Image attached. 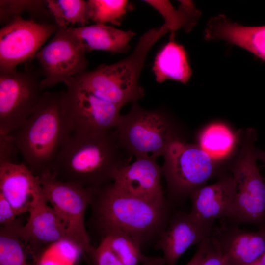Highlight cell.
Wrapping results in <instances>:
<instances>
[{
  "instance_id": "6da1fadb",
  "label": "cell",
  "mask_w": 265,
  "mask_h": 265,
  "mask_svg": "<svg viewBox=\"0 0 265 265\" xmlns=\"http://www.w3.org/2000/svg\"><path fill=\"white\" fill-rule=\"evenodd\" d=\"M130 157L119 143L115 128L94 132H72L54 159L50 171L58 179L97 188L110 183Z\"/></svg>"
},
{
  "instance_id": "7a4b0ae2",
  "label": "cell",
  "mask_w": 265,
  "mask_h": 265,
  "mask_svg": "<svg viewBox=\"0 0 265 265\" xmlns=\"http://www.w3.org/2000/svg\"><path fill=\"white\" fill-rule=\"evenodd\" d=\"M93 217L101 234L110 230L125 232L140 245L159 239L168 223V204H161L124 193L112 183L94 188Z\"/></svg>"
},
{
  "instance_id": "3957f363",
  "label": "cell",
  "mask_w": 265,
  "mask_h": 265,
  "mask_svg": "<svg viewBox=\"0 0 265 265\" xmlns=\"http://www.w3.org/2000/svg\"><path fill=\"white\" fill-rule=\"evenodd\" d=\"M61 95V92H43L28 119L9 134L25 164L38 176L50 170L71 133L62 114Z\"/></svg>"
},
{
  "instance_id": "277c9868",
  "label": "cell",
  "mask_w": 265,
  "mask_h": 265,
  "mask_svg": "<svg viewBox=\"0 0 265 265\" xmlns=\"http://www.w3.org/2000/svg\"><path fill=\"white\" fill-rule=\"evenodd\" d=\"M165 24L149 29L140 38L132 53L111 64H102L70 80L80 89L108 102L122 106L144 96L139 79L148 53L155 43L170 31Z\"/></svg>"
},
{
  "instance_id": "5b68a950",
  "label": "cell",
  "mask_w": 265,
  "mask_h": 265,
  "mask_svg": "<svg viewBox=\"0 0 265 265\" xmlns=\"http://www.w3.org/2000/svg\"><path fill=\"white\" fill-rule=\"evenodd\" d=\"M119 144L130 156L156 160L180 139L174 124L159 109L147 110L133 102L115 128Z\"/></svg>"
},
{
  "instance_id": "8992f818",
  "label": "cell",
  "mask_w": 265,
  "mask_h": 265,
  "mask_svg": "<svg viewBox=\"0 0 265 265\" xmlns=\"http://www.w3.org/2000/svg\"><path fill=\"white\" fill-rule=\"evenodd\" d=\"M243 136L240 151L231 167L235 197L229 220L238 225L261 224L265 219V183L256 162V132L247 129Z\"/></svg>"
},
{
  "instance_id": "52a82bcc",
  "label": "cell",
  "mask_w": 265,
  "mask_h": 265,
  "mask_svg": "<svg viewBox=\"0 0 265 265\" xmlns=\"http://www.w3.org/2000/svg\"><path fill=\"white\" fill-rule=\"evenodd\" d=\"M162 173L169 196L174 201L189 196L216 173L218 162L198 144L173 141L163 154Z\"/></svg>"
},
{
  "instance_id": "ba28073f",
  "label": "cell",
  "mask_w": 265,
  "mask_h": 265,
  "mask_svg": "<svg viewBox=\"0 0 265 265\" xmlns=\"http://www.w3.org/2000/svg\"><path fill=\"white\" fill-rule=\"evenodd\" d=\"M39 177L44 195L63 224L67 238L88 254L93 247L86 229L84 216L94 188L58 179L50 170Z\"/></svg>"
},
{
  "instance_id": "9c48e42d",
  "label": "cell",
  "mask_w": 265,
  "mask_h": 265,
  "mask_svg": "<svg viewBox=\"0 0 265 265\" xmlns=\"http://www.w3.org/2000/svg\"><path fill=\"white\" fill-rule=\"evenodd\" d=\"M40 81L30 71L0 69V135L10 134L32 114L43 93Z\"/></svg>"
},
{
  "instance_id": "30bf717a",
  "label": "cell",
  "mask_w": 265,
  "mask_h": 265,
  "mask_svg": "<svg viewBox=\"0 0 265 265\" xmlns=\"http://www.w3.org/2000/svg\"><path fill=\"white\" fill-rule=\"evenodd\" d=\"M61 92L62 114L71 132H94L114 129L123 106L104 101L69 82Z\"/></svg>"
},
{
  "instance_id": "8fae6325",
  "label": "cell",
  "mask_w": 265,
  "mask_h": 265,
  "mask_svg": "<svg viewBox=\"0 0 265 265\" xmlns=\"http://www.w3.org/2000/svg\"><path fill=\"white\" fill-rule=\"evenodd\" d=\"M67 27L58 26L53 38L35 56L44 76L40 81L43 89L61 82L65 84L88 66L86 52Z\"/></svg>"
},
{
  "instance_id": "7c38bea8",
  "label": "cell",
  "mask_w": 265,
  "mask_h": 265,
  "mask_svg": "<svg viewBox=\"0 0 265 265\" xmlns=\"http://www.w3.org/2000/svg\"><path fill=\"white\" fill-rule=\"evenodd\" d=\"M57 28L56 25L14 17L0 30V69H15L35 56Z\"/></svg>"
},
{
  "instance_id": "4fadbf2b",
  "label": "cell",
  "mask_w": 265,
  "mask_h": 265,
  "mask_svg": "<svg viewBox=\"0 0 265 265\" xmlns=\"http://www.w3.org/2000/svg\"><path fill=\"white\" fill-rule=\"evenodd\" d=\"M27 222L20 229V237L28 254L34 256L48 245L67 238L65 227L47 201L43 190L33 198Z\"/></svg>"
},
{
  "instance_id": "5bb4252c",
  "label": "cell",
  "mask_w": 265,
  "mask_h": 265,
  "mask_svg": "<svg viewBox=\"0 0 265 265\" xmlns=\"http://www.w3.org/2000/svg\"><path fill=\"white\" fill-rule=\"evenodd\" d=\"M162 168L156 160L136 159L115 173L112 184L118 190L136 197L161 204H168L161 186Z\"/></svg>"
},
{
  "instance_id": "9a60e30c",
  "label": "cell",
  "mask_w": 265,
  "mask_h": 265,
  "mask_svg": "<svg viewBox=\"0 0 265 265\" xmlns=\"http://www.w3.org/2000/svg\"><path fill=\"white\" fill-rule=\"evenodd\" d=\"M213 225V223L200 222L189 213L178 212L168 221L156 248L163 252L166 264L176 265L188 248L211 236Z\"/></svg>"
},
{
  "instance_id": "2e32d148",
  "label": "cell",
  "mask_w": 265,
  "mask_h": 265,
  "mask_svg": "<svg viewBox=\"0 0 265 265\" xmlns=\"http://www.w3.org/2000/svg\"><path fill=\"white\" fill-rule=\"evenodd\" d=\"M211 239L231 265H249L265 251V229L251 232L232 223L213 228Z\"/></svg>"
},
{
  "instance_id": "e0dca14e",
  "label": "cell",
  "mask_w": 265,
  "mask_h": 265,
  "mask_svg": "<svg viewBox=\"0 0 265 265\" xmlns=\"http://www.w3.org/2000/svg\"><path fill=\"white\" fill-rule=\"evenodd\" d=\"M189 212L196 220L213 223L217 219H230L233 211L235 184L233 176H222L215 183L203 186L190 194Z\"/></svg>"
},
{
  "instance_id": "ac0fdd59",
  "label": "cell",
  "mask_w": 265,
  "mask_h": 265,
  "mask_svg": "<svg viewBox=\"0 0 265 265\" xmlns=\"http://www.w3.org/2000/svg\"><path fill=\"white\" fill-rule=\"evenodd\" d=\"M42 190L39 177L25 163L0 162V194L19 215L28 212L33 198Z\"/></svg>"
},
{
  "instance_id": "d6986e66",
  "label": "cell",
  "mask_w": 265,
  "mask_h": 265,
  "mask_svg": "<svg viewBox=\"0 0 265 265\" xmlns=\"http://www.w3.org/2000/svg\"><path fill=\"white\" fill-rule=\"evenodd\" d=\"M204 36L208 40H223L238 46L265 60V26H244L220 14L209 21Z\"/></svg>"
},
{
  "instance_id": "ffe728a7",
  "label": "cell",
  "mask_w": 265,
  "mask_h": 265,
  "mask_svg": "<svg viewBox=\"0 0 265 265\" xmlns=\"http://www.w3.org/2000/svg\"><path fill=\"white\" fill-rule=\"evenodd\" d=\"M68 31L86 52L104 51L111 53L126 52L135 35L132 30H122L104 24L67 27Z\"/></svg>"
},
{
  "instance_id": "44dd1931",
  "label": "cell",
  "mask_w": 265,
  "mask_h": 265,
  "mask_svg": "<svg viewBox=\"0 0 265 265\" xmlns=\"http://www.w3.org/2000/svg\"><path fill=\"white\" fill-rule=\"evenodd\" d=\"M173 34L170 41L157 53L153 71L159 83L171 80L186 83L191 77L192 71L186 50L174 40Z\"/></svg>"
},
{
  "instance_id": "7402d4cb",
  "label": "cell",
  "mask_w": 265,
  "mask_h": 265,
  "mask_svg": "<svg viewBox=\"0 0 265 265\" xmlns=\"http://www.w3.org/2000/svg\"><path fill=\"white\" fill-rule=\"evenodd\" d=\"M237 141L235 134L227 126L214 123L201 132L198 145L218 163L230 154Z\"/></svg>"
},
{
  "instance_id": "603a6c76",
  "label": "cell",
  "mask_w": 265,
  "mask_h": 265,
  "mask_svg": "<svg viewBox=\"0 0 265 265\" xmlns=\"http://www.w3.org/2000/svg\"><path fill=\"white\" fill-rule=\"evenodd\" d=\"M23 224L17 218L9 225L0 228V265H35L26 258L28 254L20 237Z\"/></svg>"
},
{
  "instance_id": "cb8c5ba5",
  "label": "cell",
  "mask_w": 265,
  "mask_h": 265,
  "mask_svg": "<svg viewBox=\"0 0 265 265\" xmlns=\"http://www.w3.org/2000/svg\"><path fill=\"white\" fill-rule=\"evenodd\" d=\"M45 2L57 26L68 27L75 24L83 26L90 21L88 1L47 0Z\"/></svg>"
},
{
  "instance_id": "d4e9b609",
  "label": "cell",
  "mask_w": 265,
  "mask_h": 265,
  "mask_svg": "<svg viewBox=\"0 0 265 265\" xmlns=\"http://www.w3.org/2000/svg\"><path fill=\"white\" fill-rule=\"evenodd\" d=\"M159 11L165 19L164 24L171 31L184 28L187 31L195 25L200 12L190 1H181V5L175 9L168 1L145 0Z\"/></svg>"
},
{
  "instance_id": "484cf974",
  "label": "cell",
  "mask_w": 265,
  "mask_h": 265,
  "mask_svg": "<svg viewBox=\"0 0 265 265\" xmlns=\"http://www.w3.org/2000/svg\"><path fill=\"white\" fill-rule=\"evenodd\" d=\"M84 250L64 238L45 247L34 257L35 265H74Z\"/></svg>"
},
{
  "instance_id": "4316f807",
  "label": "cell",
  "mask_w": 265,
  "mask_h": 265,
  "mask_svg": "<svg viewBox=\"0 0 265 265\" xmlns=\"http://www.w3.org/2000/svg\"><path fill=\"white\" fill-rule=\"evenodd\" d=\"M101 235L124 265H139L147 257L142 253L139 244L125 232L110 230Z\"/></svg>"
},
{
  "instance_id": "83f0119b",
  "label": "cell",
  "mask_w": 265,
  "mask_h": 265,
  "mask_svg": "<svg viewBox=\"0 0 265 265\" xmlns=\"http://www.w3.org/2000/svg\"><path fill=\"white\" fill-rule=\"evenodd\" d=\"M88 3L90 20L104 25H120L131 6L128 1L124 0H89Z\"/></svg>"
},
{
  "instance_id": "f1b7e54d",
  "label": "cell",
  "mask_w": 265,
  "mask_h": 265,
  "mask_svg": "<svg viewBox=\"0 0 265 265\" xmlns=\"http://www.w3.org/2000/svg\"><path fill=\"white\" fill-rule=\"evenodd\" d=\"M41 0H0V22L7 24L20 13L26 11H38L43 9Z\"/></svg>"
},
{
  "instance_id": "f546056e",
  "label": "cell",
  "mask_w": 265,
  "mask_h": 265,
  "mask_svg": "<svg viewBox=\"0 0 265 265\" xmlns=\"http://www.w3.org/2000/svg\"><path fill=\"white\" fill-rule=\"evenodd\" d=\"M87 254L94 265H124L103 238L98 246L93 247Z\"/></svg>"
},
{
  "instance_id": "4dcf8cb0",
  "label": "cell",
  "mask_w": 265,
  "mask_h": 265,
  "mask_svg": "<svg viewBox=\"0 0 265 265\" xmlns=\"http://www.w3.org/2000/svg\"><path fill=\"white\" fill-rule=\"evenodd\" d=\"M19 214L9 202L0 194V226L13 223Z\"/></svg>"
},
{
  "instance_id": "1f68e13d",
  "label": "cell",
  "mask_w": 265,
  "mask_h": 265,
  "mask_svg": "<svg viewBox=\"0 0 265 265\" xmlns=\"http://www.w3.org/2000/svg\"><path fill=\"white\" fill-rule=\"evenodd\" d=\"M226 258L213 244L211 238L208 250L201 265H226Z\"/></svg>"
},
{
  "instance_id": "d6a6232c",
  "label": "cell",
  "mask_w": 265,
  "mask_h": 265,
  "mask_svg": "<svg viewBox=\"0 0 265 265\" xmlns=\"http://www.w3.org/2000/svg\"><path fill=\"white\" fill-rule=\"evenodd\" d=\"M0 162L12 161L15 152H18L9 134L0 135Z\"/></svg>"
},
{
  "instance_id": "836d02e7",
  "label": "cell",
  "mask_w": 265,
  "mask_h": 265,
  "mask_svg": "<svg viewBox=\"0 0 265 265\" xmlns=\"http://www.w3.org/2000/svg\"><path fill=\"white\" fill-rule=\"evenodd\" d=\"M210 237L200 244L192 258L186 265H201L202 261L208 250Z\"/></svg>"
},
{
  "instance_id": "e575fe53",
  "label": "cell",
  "mask_w": 265,
  "mask_h": 265,
  "mask_svg": "<svg viewBox=\"0 0 265 265\" xmlns=\"http://www.w3.org/2000/svg\"><path fill=\"white\" fill-rule=\"evenodd\" d=\"M165 262L163 257L159 256H147L141 265H164Z\"/></svg>"
},
{
  "instance_id": "d590c367",
  "label": "cell",
  "mask_w": 265,
  "mask_h": 265,
  "mask_svg": "<svg viewBox=\"0 0 265 265\" xmlns=\"http://www.w3.org/2000/svg\"><path fill=\"white\" fill-rule=\"evenodd\" d=\"M256 154L257 159L262 160L265 165V151H262L256 149Z\"/></svg>"
},
{
  "instance_id": "8d00e7d4",
  "label": "cell",
  "mask_w": 265,
  "mask_h": 265,
  "mask_svg": "<svg viewBox=\"0 0 265 265\" xmlns=\"http://www.w3.org/2000/svg\"><path fill=\"white\" fill-rule=\"evenodd\" d=\"M258 260L262 265H265V251Z\"/></svg>"
},
{
  "instance_id": "74e56055",
  "label": "cell",
  "mask_w": 265,
  "mask_h": 265,
  "mask_svg": "<svg viewBox=\"0 0 265 265\" xmlns=\"http://www.w3.org/2000/svg\"><path fill=\"white\" fill-rule=\"evenodd\" d=\"M249 265H262L260 262L257 259L256 261H254Z\"/></svg>"
},
{
  "instance_id": "f35d334b",
  "label": "cell",
  "mask_w": 265,
  "mask_h": 265,
  "mask_svg": "<svg viewBox=\"0 0 265 265\" xmlns=\"http://www.w3.org/2000/svg\"><path fill=\"white\" fill-rule=\"evenodd\" d=\"M226 265H231L227 262V264H226Z\"/></svg>"
}]
</instances>
